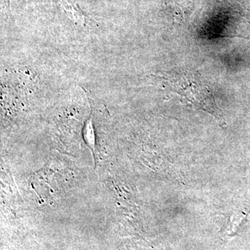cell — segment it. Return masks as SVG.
Wrapping results in <instances>:
<instances>
[{"mask_svg":"<svg viewBox=\"0 0 250 250\" xmlns=\"http://www.w3.org/2000/svg\"><path fill=\"white\" fill-rule=\"evenodd\" d=\"M166 89L179 95L181 99L213 113L217 106L214 97L205 80L192 70L171 72L161 77Z\"/></svg>","mask_w":250,"mask_h":250,"instance_id":"cell-1","label":"cell"},{"mask_svg":"<svg viewBox=\"0 0 250 250\" xmlns=\"http://www.w3.org/2000/svg\"><path fill=\"white\" fill-rule=\"evenodd\" d=\"M190 3H192V0L189 1V0H170V5L171 6H173V8L175 11H174V13H175L176 15L179 14H184V17H185V14H188L189 11V9H191L189 5Z\"/></svg>","mask_w":250,"mask_h":250,"instance_id":"cell-2","label":"cell"},{"mask_svg":"<svg viewBox=\"0 0 250 250\" xmlns=\"http://www.w3.org/2000/svg\"><path fill=\"white\" fill-rule=\"evenodd\" d=\"M84 139L85 143L90 146V148L94 149V146H95V134H94L91 118H90L88 120L86 124H85Z\"/></svg>","mask_w":250,"mask_h":250,"instance_id":"cell-3","label":"cell"}]
</instances>
